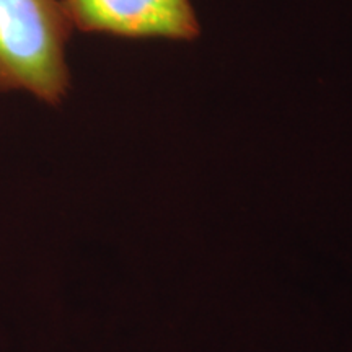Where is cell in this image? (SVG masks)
<instances>
[{"label":"cell","mask_w":352,"mask_h":352,"mask_svg":"<svg viewBox=\"0 0 352 352\" xmlns=\"http://www.w3.org/2000/svg\"><path fill=\"white\" fill-rule=\"evenodd\" d=\"M74 30L126 39L189 41L199 21L189 0H63Z\"/></svg>","instance_id":"obj_2"},{"label":"cell","mask_w":352,"mask_h":352,"mask_svg":"<svg viewBox=\"0 0 352 352\" xmlns=\"http://www.w3.org/2000/svg\"><path fill=\"white\" fill-rule=\"evenodd\" d=\"M72 32L63 0H0V91L63 103L70 90Z\"/></svg>","instance_id":"obj_1"}]
</instances>
